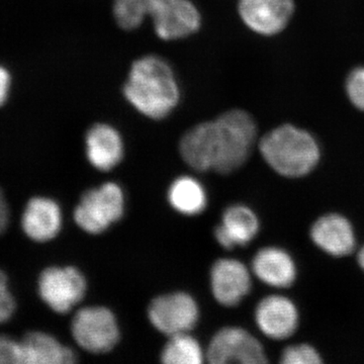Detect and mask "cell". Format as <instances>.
<instances>
[{"label":"cell","mask_w":364,"mask_h":364,"mask_svg":"<svg viewBox=\"0 0 364 364\" xmlns=\"http://www.w3.org/2000/svg\"><path fill=\"white\" fill-rule=\"evenodd\" d=\"M256 135V124L250 114L232 109L189 129L182 136L179 152L193 169L229 174L247 161Z\"/></svg>","instance_id":"obj_1"},{"label":"cell","mask_w":364,"mask_h":364,"mask_svg":"<svg viewBox=\"0 0 364 364\" xmlns=\"http://www.w3.org/2000/svg\"><path fill=\"white\" fill-rule=\"evenodd\" d=\"M123 92L136 112L151 119L168 117L181 100L173 69L157 55H146L132 64Z\"/></svg>","instance_id":"obj_2"},{"label":"cell","mask_w":364,"mask_h":364,"mask_svg":"<svg viewBox=\"0 0 364 364\" xmlns=\"http://www.w3.org/2000/svg\"><path fill=\"white\" fill-rule=\"evenodd\" d=\"M261 155L279 176L299 178L310 174L320 161L318 144L310 133L284 124L261 139Z\"/></svg>","instance_id":"obj_3"},{"label":"cell","mask_w":364,"mask_h":364,"mask_svg":"<svg viewBox=\"0 0 364 364\" xmlns=\"http://www.w3.org/2000/svg\"><path fill=\"white\" fill-rule=\"evenodd\" d=\"M124 210L123 189L114 182H107L83 193L74 212V219L86 233L97 235L119 221Z\"/></svg>","instance_id":"obj_4"},{"label":"cell","mask_w":364,"mask_h":364,"mask_svg":"<svg viewBox=\"0 0 364 364\" xmlns=\"http://www.w3.org/2000/svg\"><path fill=\"white\" fill-rule=\"evenodd\" d=\"M71 333L76 343L91 353L111 351L119 340L116 316L105 306H85L74 315Z\"/></svg>","instance_id":"obj_5"},{"label":"cell","mask_w":364,"mask_h":364,"mask_svg":"<svg viewBox=\"0 0 364 364\" xmlns=\"http://www.w3.org/2000/svg\"><path fill=\"white\" fill-rule=\"evenodd\" d=\"M205 358L213 364L267 363V353L259 340L247 330L233 326L215 333L208 344Z\"/></svg>","instance_id":"obj_6"},{"label":"cell","mask_w":364,"mask_h":364,"mask_svg":"<svg viewBox=\"0 0 364 364\" xmlns=\"http://www.w3.org/2000/svg\"><path fill=\"white\" fill-rule=\"evenodd\" d=\"M148 318L153 327L170 337L193 330L200 310L191 294L177 291L153 299L148 306Z\"/></svg>","instance_id":"obj_7"},{"label":"cell","mask_w":364,"mask_h":364,"mask_svg":"<svg viewBox=\"0 0 364 364\" xmlns=\"http://www.w3.org/2000/svg\"><path fill=\"white\" fill-rule=\"evenodd\" d=\"M86 287L85 277L75 267H49L40 275L41 298L56 313L70 312L85 298Z\"/></svg>","instance_id":"obj_8"},{"label":"cell","mask_w":364,"mask_h":364,"mask_svg":"<svg viewBox=\"0 0 364 364\" xmlns=\"http://www.w3.org/2000/svg\"><path fill=\"white\" fill-rule=\"evenodd\" d=\"M155 33L160 39H184L198 32L202 16L191 0H158L150 16Z\"/></svg>","instance_id":"obj_9"},{"label":"cell","mask_w":364,"mask_h":364,"mask_svg":"<svg viewBox=\"0 0 364 364\" xmlns=\"http://www.w3.org/2000/svg\"><path fill=\"white\" fill-rule=\"evenodd\" d=\"M251 273L240 260L221 258L210 269V287L218 303L225 306H236L250 293Z\"/></svg>","instance_id":"obj_10"},{"label":"cell","mask_w":364,"mask_h":364,"mask_svg":"<svg viewBox=\"0 0 364 364\" xmlns=\"http://www.w3.org/2000/svg\"><path fill=\"white\" fill-rule=\"evenodd\" d=\"M254 317L261 333L277 341L293 336L299 327L298 308L291 299L280 294H272L261 299Z\"/></svg>","instance_id":"obj_11"},{"label":"cell","mask_w":364,"mask_h":364,"mask_svg":"<svg viewBox=\"0 0 364 364\" xmlns=\"http://www.w3.org/2000/svg\"><path fill=\"white\" fill-rule=\"evenodd\" d=\"M242 21L253 32L272 36L286 28L294 11L293 0H239Z\"/></svg>","instance_id":"obj_12"},{"label":"cell","mask_w":364,"mask_h":364,"mask_svg":"<svg viewBox=\"0 0 364 364\" xmlns=\"http://www.w3.org/2000/svg\"><path fill=\"white\" fill-rule=\"evenodd\" d=\"M313 243L334 257L350 255L355 249L353 226L344 215L331 213L318 218L310 230Z\"/></svg>","instance_id":"obj_13"},{"label":"cell","mask_w":364,"mask_h":364,"mask_svg":"<svg viewBox=\"0 0 364 364\" xmlns=\"http://www.w3.org/2000/svg\"><path fill=\"white\" fill-rule=\"evenodd\" d=\"M259 219L254 210L237 203L223 213L222 221L215 228L214 235L223 248L233 249L250 243L259 233Z\"/></svg>","instance_id":"obj_14"},{"label":"cell","mask_w":364,"mask_h":364,"mask_svg":"<svg viewBox=\"0 0 364 364\" xmlns=\"http://www.w3.org/2000/svg\"><path fill=\"white\" fill-rule=\"evenodd\" d=\"M121 134L109 124L98 123L88 129L85 135V154L88 162L100 171H109L124 157Z\"/></svg>","instance_id":"obj_15"},{"label":"cell","mask_w":364,"mask_h":364,"mask_svg":"<svg viewBox=\"0 0 364 364\" xmlns=\"http://www.w3.org/2000/svg\"><path fill=\"white\" fill-rule=\"evenodd\" d=\"M252 272L263 284L277 289L293 286L298 275L291 254L277 246H268L256 252L252 259Z\"/></svg>","instance_id":"obj_16"},{"label":"cell","mask_w":364,"mask_h":364,"mask_svg":"<svg viewBox=\"0 0 364 364\" xmlns=\"http://www.w3.org/2000/svg\"><path fill=\"white\" fill-rule=\"evenodd\" d=\"M21 226L33 241L52 240L61 230V208L51 198H33L26 205Z\"/></svg>","instance_id":"obj_17"},{"label":"cell","mask_w":364,"mask_h":364,"mask_svg":"<svg viewBox=\"0 0 364 364\" xmlns=\"http://www.w3.org/2000/svg\"><path fill=\"white\" fill-rule=\"evenodd\" d=\"M21 364H71L74 351L44 332H30L21 340Z\"/></svg>","instance_id":"obj_18"},{"label":"cell","mask_w":364,"mask_h":364,"mask_svg":"<svg viewBox=\"0 0 364 364\" xmlns=\"http://www.w3.org/2000/svg\"><path fill=\"white\" fill-rule=\"evenodd\" d=\"M170 205L182 215L200 214L207 207V193L200 181L191 176H181L168 189Z\"/></svg>","instance_id":"obj_19"},{"label":"cell","mask_w":364,"mask_h":364,"mask_svg":"<svg viewBox=\"0 0 364 364\" xmlns=\"http://www.w3.org/2000/svg\"><path fill=\"white\" fill-rule=\"evenodd\" d=\"M202 346L188 333L170 336L161 353V361L167 364H200L205 358Z\"/></svg>","instance_id":"obj_20"},{"label":"cell","mask_w":364,"mask_h":364,"mask_svg":"<svg viewBox=\"0 0 364 364\" xmlns=\"http://www.w3.org/2000/svg\"><path fill=\"white\" fill-rule=\"evenodd\" d=\"M158 0H114V20L123 30L133 31L151 16Z\"/></svg>","instance_id":"obj_21"},{"label":"cell","mask_w":364,"mask_h":364,"mask_svg":"<svg viewBox=\"0 0 364 364\" xmlns=\"http://www.w3.org/2000/svg\"><path fill=\"white\" fill-rule=\"evenodd\" d=\"M280 363L284 364H318L323 363L317 349L312 345L301 343L287 346L282 355Z\"/></svg>","instance_id":"obj_22"},{"label":"cell","mask_w":364,"mask_h":364,"mask_svg":"<svg viewBox=\"0 0 364 364\" xmlns=\"http://www.w3.org/2000/svg\"><path fill=\"white\" fill-rule=\"evenodd\" d=\"M347 95L352 104L364 111V67L354 69L346 82Z\"/></svg>","instance_id":"obj_23"},{"label":"cell","mask_w":364,"mask_h":364,"mask_svg":"<svg viewBox=\"0 0 364 364\" xmlns=\"http://www.w3.org/2000/svg\"><path fill=\"white\" fill-rule=\"evenodd\" d=\"M16 311V301L7 286L6 273L0 269V324L13 317Z\"/></svg>","instance_id":"obj_24"},{"label":"cell","mask_w":364,"mask_h":364,"mask_svg":"<svg viewBox=\"0 0 364 364\" xmlns=\"http://www.w3.org/2000/svg\"><path fill=\"white\" fill-rule=\"evenodd\" d=\"M0 364H21L20 341L0 335Z\"/></svg>","instance_id":"obj_25"},{"label":"cell","mask_w":364,"mask_h":364,"mask_svg":"<svg viewBox=\"0 0 364 364\" xmlns=\"http://www.w3.org/2000/svg\"><path fill=\"white\" fill-rule=\"evenodd\" d=\"M9 221V210L4 193L0 191V235L4 234Z\"/></svg>","instance_id":"obj_26"},{"label":"cell","mask_w":364,"mask_h":364,"mask_svg":"<svg viewBox=\"0 0 364 364\" xmlns=\"http://www.w3.org/2000/svg\"><path fill=\"white\" fill-rule=\"evenodd\" d=\"M9 82H11V78H9V72L0 66V107H1L6 100Z\"/></svg>","instance_id":"obj_27"},{"label":"cell","mask_w":364,"mask_h":364,"mask_svg":"<svg viewBox=\"0 0 364 364\" xmlns=\"http://www.w3.org/2000/svg\"><path fill=\"white\" fill-rule=\"evenodd\" d=\"M358 262L359 267H360L361 269L364 272V245L361 247L360 250H359L358 255Z\"/></svg>","instance_id":"obj_28"}]
</instances>
